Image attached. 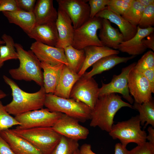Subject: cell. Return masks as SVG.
Returning <instances> with one entry per match:
<instances>
[{"label": "cell", "instance_id": "40", "mask_svg": "<svg viewBox=\"0 0 154 154\" xmlns=\"http://www.w3.org/2000/svg\"><path fill=\"white\" fill-rule=\"evenodd\" d=\"M149 82L152 93H154V68L141 72Z\"/></svg>", "mask_w": 154, "mask_h": 154}, {"label": "cell", "instance_id": "36", "mask_svg": "<svg viewBox=\"0 0 154 154\" xmlns=\"http://www.w3.org/2000/svg\"><path fill=\"white\" fill-rule=\"evenodd\" d=\"M109 0H89L88 4L90 7V18L95 17L99 12L107 6Z\"/></svg>", "mask_w": 154, "mask_h": 154}, {"label": "cell", "instance_id": "8", "mask_svg": "<svg viewBox=\"0 0 154 154\" xmlns=\"http://www.w3.org/2000/svg\"><path fill=\"white\" fill-rule=\"evenodd\" d=\"M102 20V19L95 17L74 29L72 46L81 50L90 46H104L97 35L98 30L101 28Z\"/></svg>", "mask_w": 154, "mask_h": 154}, {"label": "cell", "instance_id": "29", "mask_svg": "<svg viewBox=\"0 0 154 154\" xmlns=\"http://www.w3.org/2000/svg\"><path fill=\"white\" fill-rule=\"evenodd\" d=\"M1 38L5 42V45H0V68L4 62L12 59H18V55L15 47V43L10 35L3 34Z\"/></svg>", "mask_w": 154, "mask_h": 154}, {"label": "cell", "instance_id": "6", "mask_svg": "<svg viewBox=\"0 0 154 154\" xmlns=\"http://www.w3.org/2000/svg\"><path fill=\"white\" fill-rule=\"evenodd\" d=\"M141 125L139 116L137 115L127 120L113 124L109 134L113 139H119L125 146L131 143L140 145L146 142L147 136Z\"/></svg>", "mask_w": 154, "mask_h": 154}, {"label": "cell", "instance_id": "37", "mask_svg": "<svg viewBox=\"0 0 154 154\" xmlns=\"http://www.w3.org/2000/svg\"><path fill=\"white\" fill-rule=\"evenodd\" d=\"M129 154H154V145L146 142L130 151Z\"/></svg>", "mask_w": 154, "mask_h": 154}, {"label": "cell", "instance_id": "48", "mask_svg": "<svg viewBox=\"0 0 154 154\" xmlns=\"http://www.w3.org/2000/svg\"><path fill=\"white\" fill-rule=\"evenodd\" d=\"M4 44H5V42L4 41L0 38V45Z\"/></svg>", "mask_w": 154, "mask_h": 154}, {"label": "cell", "instance_id": "20", "mask_svg": "<svg viewBox=\"0 0 154 154\" xmlns=\"http://www.w3.org/2000/svg\"><path fill=\"white\" fill-rule=\"evenodd\" d=\"M98 37L104 46L116 50L124 41L123 35L118 29L113 27L111 22L104 19H102Z\"/></svg>", "mask_w": 154, "mask_h": 154}, {"label": "cell", "instance_id": "44", "mask_svg": "<svg viewBox=\"0 0 154 154\" xmlns=\"http://www.w3.org/2000/svg\"><path fill=\"white\" fill-rule=\"evenodd\" d=\"M79 150L81 154H96L92 151L91 145L88 144H83Z\"/></svg>", "mask_w": 154, "mask_h": 154}, {"label": "cell", "instance_id": "42", "mask_svg": "<svg viewBox=\"0 0 154 154\" xmlns=\"http://www.w3.org/2000/svg\"><path fill=\"white\" fill-rule=\"evenodd\" d=\"M142 40L143 44L147 48H149L154 51V34L153 33Z\"/></svg>", "mask_w": 154, "mask_h": 154}, {"label": "cell", "instance_id": "7", "mask_svg": "<svg viewBox=\"0 0 154 154\" xmlns=\"http://www.w3.org/2000/svg\"><path fill=\"white\" fill-rule=\"evenodd\" d=\"M63 114L59 112H50L47 108L29 111L15 116V119L21 124L16 128L52 127Z\"/></svg>", "mask_w": 154, "mask_h": 154}, {"label": "cell", "instance_id": "35", "mask_svg": "<svg viewBox=\"0 0 154 154\" xmlns=\"http://www.w3.org/2000/svg\"><path fill=\"white\" fill-rule=\"evenodd\" d=\"M133 0H109L107 6L117 14L123 15L128 9Z\"/></svg>", "mask_w": 154, "mask_h": 154}, {"label": "cell", "instance_id": "17", "mask_svg": "<svg viewBox=\"0 0 154 154\" xmlns=\"http://www.w3.org/2000/svg\"><path fill=\"white\" fill-rule=\"evenodd\" d=\"M27 35L36 41L52 46H55L58 39L55 22L35 25Z\"/></svg>", "mask_w": 154, "mask_h": 154}, {"label": "cell", "instance_id": "2", "mask_svg": "<svg viewBox=\"0 0 154 154\" xmlns=\"http://www.w3.org/2000/svg\"><path fill=\"white\" fill-rule=\"evenodd\" d=\"M123 107L133 109L132 105L123 100L121 97L117 94L99 96L92 110L90 126L94 127H98L109 133L114 124L115 114Z\"/></svg>", "mask_w": 154, "mask_h": 154}, {"label": "cell", "instance_id": "41", "mask_svg": "<svg viewBox=\"0 0 154 154\" xmlns=\"http://www.w3.org/2000/svg\"><path fill=\"white\" fill-rule=\"evenodd\" d=\"M0 154H15L8 143L0 135Z\"/></svg>", "mask_w": 154, "mask_h": 154}, {"label": "cell", "instance_id": "14", "mask_svg": "<svg viewBox=\"0 0 154 154\" xmlns=\"http://www.w3.org/2000/svg\"><path fill=\"white\" fill-rule=\"evenodd\" d=\"M30 49L40 62L52 65L63 64L68 66L64 48L35 41L32 44Z\"/></svg>", "mask_w": 154, "mask_h": 154}, {"label": "cell", "instance_id": "1", "mask_svg": "<svg viewBox=\"0 0 154 154\" xmlns=\"http://www.w3.org/2000/svg\"><path fill=\"white\" fill-rule=\"evenodd\" d=\"M4 82L10 87L12 100L5 107L10 114L15 116L29 111L43 108L46 93L43 86L34 93H29L22 90L13 80L4 75Z\"/></svg>", "mask_w": 154, "mask_h": 154}, {"label": "cell", "instance_id": "45", "mask_svg": "<svg viewBox=\"0 0 154 154\" xmlns=\"http://www.w3.org/2000/svg\"><path fill=\"white\" fill-rule=\"evenodd\" d=\"M148 135H147L146 139L150 143L154 145V129L152 126H149L147 129Z\"/></svg>", "mask_w": 154, "mask_h": 154}, {"label": "cell", "instance_id": "22", "mask_svg": "<svg viewBox=\"0 0 154 154\" xmlns=\"http://www.w3.org/2000/svg\"><path fill=\"white\" fill-rule=\"evenodd\" d=\"M84 50L85 58L82 68L78 73L80 77L84 74L88 68L101 58L110 55H117L119 53V50L104 46H90Z\"/></svg>", "mask_w": 154, "mask_h": 154}, {"label": "cell", "instance_id": "33", "mask_svg": "<svg viewBox=\"0 0 154 154\" xmlns=\"http://www.w3.org/2000/svg\"><path fill=\"white\" fill-rule=\"evenodd\" d=\"M134 68L140 72L154 68L153 52L149 50L145 53L136 63Z\"/></svg>", "mask_w": 154, "mask_h": 154}, {"label": "cell", "instance_id": "49", "mask_svg": "<svg viewBox=\"0 0 154 154\" xmlns=\"http://www.w3.org/2000/svg\"><path fill=\"white\" fill-rule=\"evenodd\" d=\"M73 154H81L79 149L77 150Z\"/></svg>", "mask_w": 154, "mask_h": 154}, {"label": "cell", "instance_id": "23", "mask_svg": "<svg viewBox=\"0 0 154 154\" xmlns=\"http://www.w3.org/2000/svg\"><path fill=\"white\" fill-rule=\"evenodd\" d=\"M80 77L64 65L53 94L60 97L69 98L72 87Z\"/></svg>", "mask_w": 154, "mask_h": 154}, {"label": "cell", "instance_id": "10", "mask_svg": "<svg viewBox=\"0 0 154 154\" xmlns=\"http://www.w3.org/2000/svg\"><path fill=\"white\" fill-rule=\"evenodd\" d=\"M136 64V62H133L123 68L120 74L114 75L110 83L106 84L102 82V86L99 88V97L112 93H118L131 105L134 100L129 92L128 77L130 71Z\"/></svg>", "mask_w": 154, "mask_h": 154}, {"label": "cell", "instance_id": "28", "mask_svg": "<svg viewBox=\"0 0 154 154\" xmlns=\"http://www.w3.org/2000/svg\"><path fill=\"white\" fill-rule=\"evenodd\" d=\"M133 108L139 113L140 124L145 128L148 125L154 127V102L153 99L141 104L134 102Z\"/></svg>", "mask_w": 154, "mask_h": 154}, {"label": "cell", "instance_id": "5", "mask_svg": "<svg viewBox=\"0 0 154 154\" xmlns=\"http://www.w3.org/2000/svg\"><path fill=\"white\" fill-rule=\"evenodd\" d=\"M44 106L50 112H59L84 122L90 119L92 110L87 105L71 98L46 94Z\"/></svg>", "mask_w": 154, "mask_h": 154}, {"label": "cell", "instance_id": "46", "mask_svg": "<svg viewBox=\"0 0 154 154\" xmlns=\"http://www.w3.org/2000/svg\"><path fill=\"white\" fill-rule=\"evenodd\" d=\"M145 7L154 4V0H137Z\"/></svg>", "mask_w": 154, "mask_h": 154}, {"label": "cell", "instance_id": "31", "mask_svg": "<svg viewBox=\"0 0 154 154\" xmlns=\"http://www.w3.org/2000/svg\"><path fill=\"white\" fill-rule=\"evenodd\" d=\"M79 147L78 141L62 136L50 154H73L79 149Z\"/></svg>", "mask_w": 154, "mask_h": 154}, {"label": "cell", "instance_id": "43", "mask_svg": "<svg viewBox=\"0 0 154 154\" xmlns=\"http://www.w3.org/2000/svg\"><path fill=\"white\" fill-rule=\"evenodd\" d=\"M126 147L121 143H116L115 146L114 154H129L130 151L128 150Z\"/></svg>", "mask_w": 154, "mask_h": 154}, {"label": "cell", "instance_id": "30", "mask_svg": "<svg viewBox=\"0 0 154 154\" xmlns=\"http://www.w3.org/2000/svg\"><path fill=\"white\" fill-rule=\"evenodd\" d=\"M145 8L137 0H133L122 16L132 25L137 26Z\"/></svg>", "mask_w": 154, "mask_h": 154}, {"label": "cell", "instance_id": "18", "mask_svg": "<svg viewBox=\"0 0 154 154\" xmlns=\"http://www.w3.org/2000/svg\"><path fill=\"white\" fill-rule=\"evenodd\" d=\"M0 135L15 154H42L29 142L15 134L11 129L1 131Z\"/></svg>", "mask_w": 154, "mask_h": 154}, {"label": "cell", "instance_id": "4", "mask_svg": "<svg viewBox=\"0 0 154 154\" xmlns=\"http://www.w3.org/2000/svg\"><path fill=\"white\" fill-rule=\"evenodd\" d=\"M17 135L25 139L42 154H50L60 141L62 135L52 127L11 129Z\"/></svg>", "mask_w": 154, "mask_h": 154}, {"label": "cell", "instance_id": "19", "mask_svg": "<svg viewBox=\"0 0 154 154\" xmlns=\"http://www.w3.org/2000/svg\"><path fill=\"white\" fill-rule=\"evenodd\" d=\"M95 17L108 19L111 23L117 25L123 35L124 41L132 38L137 32V26L132 25L121 16L112 11L107 6L98 13Z\"/></svg>", "mask_w": 154, "mask_h": 154}, {"label": "cell", "instance_id": "25", "mask_svg": "<svg viewBox=\"0 0 154 154\" xmlns=\"http://www.w3.org/2000/svg\"><path fill=\"white\" fill-rule=\"evenodd\" d=\"M135 56L123 57L117 54H112L104 57L94 64L90 71L85 72L82 76L86 78H90L104 71L109 70L116 65L122 63H126L133 59Z\"/></svg>", "mask_w": 154, "mask_h": 154}, {"label": "cell", "instance_id": "32", "mask_svg": "<svg viewBox=\"0 0 154 154\" xmlns=\"http://www.w3.org/2000/svg\"><path fill=\"white\" fill-rule=\"evenodd\" d=\"M21 124L15 117L7 112L5 106L0 100V132L9 129L13 126L19 125Z\"/></svg>", "mask_w": 154, "mask_h": 154}, {"label": "cell", "instance_id": "38", "mask_svg": "<svg viewBox=\"0 0 154 154\" xmlns=\"http://www.w3.org/2000/svg\"><path fill=\"white\" fill-rule=\"evenodd\" d=\"M21 10L17 0H1L0 12H13Z\"/></svg>", "mask_w": 154, "mask_h": 154}, {"label": "cell", "instance_id": "16", "mask_svg": "<svg viewBox=\"0 0 154 154\" xmlns=\"http://www.w3.org/2000/svg\"><path fill=\"white\" fill-rule=\"evenodd\" d=\"M137 29L136 33L132 38L123 42L119 45V51L135 56L143 54L146 50L142 40L153 33L154 28L152 27L143 29L137 26Z\"/></svg>", "mask_w": 154, "mask_h": 154}, {"label": "cell", "instance_id": "21", "mask_svg": "<svg viewBox=\"0 0 154 154\" xmlns=\"http://www.w3.org/2000/svg\"><path fill=\"white\" fill-rule=\"evenodd\" d=\"M33 13L35 25L56 22L58 15V11L54 7L52 0H37Z\"/></svg>", "mask_w": 154, "mask_h": 154}, {"label": "cell", "instance_id": "9", "mask_svg": "<svg viewBox=\"0 0 154 154\" xmlns=\"http://www.w3.org/2000/svg\"><path fill=\"white\" fill-rule=\"evenodd\" d=\"M98 84L92 78L82 76L74 85L70 98L86 104L92 110L99 97Z\"/></svg>", "mask_w": 154, "mask_h": 154}, {"label": "cell", "instance_id": "27", "mask_svg": "<svg viewBox=\"0 0 154 154\" xmlns=\"http://www.w3.org/2000/svg\"><path fill=\"white\" fill-rule=\"evenodd\" d=\"M64 49L68 64V67L73 71L78 74L85 61V54L84 50L77 49L72 45L68 46Z\"/></svg>", "mask_w": 154, "mask_h": 154}, {"label": "cell", "instance_id": "34", "mask_svg": "<svg viewBox=\"0 0 154 154\" xmlns=\"http://www.w3.org/2000/svg\"><path fill=\"white\" fill-rule=\"evenodd\" d=\"M154 25V4L145 7L137 26L141 29L152 27Z\"/></svg>", "mask_w": 154, "mask_h": 154}, {"label": "cell", "instance_id": "50", "mask_svg": "<svg viewBox=\"0 0 154 154\" xmlns=\"http://www.w3.org/2000/svg\"><path fill=\"white\" fill-rule=\"evenodd\" d=\"M0 1H1V0H0Z\"/></svg>", "mask_w": 154, "mask_h": 154}, {"label": "cell", "instance_id": "3", "mask_svg": "<svg viewBox=\"0 0 154 154\" xmlns=\"http://www.w3.org/2000/svg\"><path fill=\"white\" fill-rule=\"evenodd\" d=\"M15 47L20 64L18 68L9 70L11 77L16 80L33 81L40 87L43 86L41 62L31 50H25L20 44L15 43Z\"/></svg>", "mask_w": 154, "mask_h": 154}, {"label": "cell", "instance_id": "24", "mask_svg": "<svg viewBox=\"0 0 154 154\" xmlns=\"http://www.w3.org/2000/svg\"><path fill=\"white\" fill-rule=\"evenodd\" d=\"M64 65L63 64L52 65L41 62V67L43 70V86L46 94H54Z\"/></svg>", "mask_w": 154, "mask_h": 154}, {"label": "cell", "instance_id": "39", "mask_svg": "<svg viewBox=\"0 0 154 154\" xmlns=\"http://www.w3.org/2000/svg\"><path fill=\"white\" fill-rule=\"evenodd\" d=\"M21 10L30 12H33L36 2V0H17Z\"/></svg>", "mask_w": 154, "mask_h": 154}, {"label": "cell", "instance_id": "26", "mask_svg": "<svg viewBox=\"0 0 154 154\" xmlns=\"http://www.w3.org/2000/svg\"><path fill=\"white\" fill-rule=\"evenodd\" d=\"M9 22L19 27L27 34L35 25V19L33 12L19 10L13 12H2Z\"/></svg>", "mask_w": 154, "mask_h": 154}, {"label": "cell", "instance_id": "13", "mask_svg": "<svg viewBox=\"0 0 154 154\" xmlns=\"http://www.w3.org/2000/svg\"><path fill=\"white\" fill-rule=\"evenodd\" d=\"M79 122L77 119L63 114L52 127L61 135L77 141L86 139L89 130L80 124Z\"/></svg>", "mask_w": 154, "mask_h": 154}, {"label": "cell", "instance_id": "12", "mask_svg": "<svg viewBox=\"0 0 154 154\" xmlns=\"http://www.w3.org/2000/svg\"><path fill=\"white\" fill-rule=\"evenodd\" d=\"M134 67L129 74L128 86L130 94L133 97L134 102L141 104L151 100L152 93L146 78Z\"/></svg>", "mask_w": 154, "mask_h": 154}, {"label": "cell", "instance_id": "47", "mask_svg": "<svg viewBox=\"0 0 154 154\" xmlns=\"http://www.w3.org/2000/svg\"><path fill=\"white\" fill-rule=\"evenodd\" d=\"M7 94L2 90L0 89V100L6 97Z\"/></svg>", "mask_w": 154, "mask_h": 154}, {"label": "cell", "instance_id": "11", "mask_svg": "<svg viewBox=\"0 0 154 154\" xmlns=\"http://www.w3.org/2000/svg\"><path fill=\"white\" fill-rule=\"evenodd\" d=\"M87 0H57L58 7L72 21L74 29L80 27L90 19V7Z\"/></svg>", "mask_w": 154, "mask_h": 154}, {"label": "cell", "instance_id": "15", "mask_svg": "<svg viewBox=\"0 0 154 154\" xmlns=\"http://www.w3.org/2000/svg\"><path fill=\"white\" fill-rule=\"evenodd\" d=\"M57 11L58 17L55 23L58 39L55 47L64 48L72 45L74 29L72 21L67 14L59 7Z\"/></svg>", "mask_w": 154, "mask_h": 154}]
</instances>
